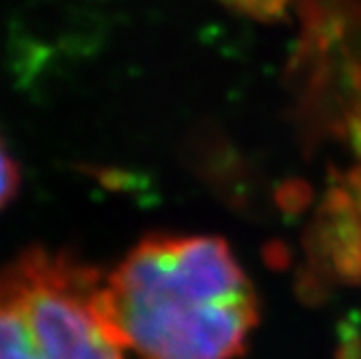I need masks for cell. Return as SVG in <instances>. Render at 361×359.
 <instances>
[{"instance_id": "6da1fadb", "label": "cell", "mask_w": 361, "mask_h": 359, "mask_svg": "<svg viewBox=\"0 0 361 359\" xmlns=\"http://www.w3.org/2000/svg\"><path fill=\"white\" fill-rule=\"evenodd\" d=\"M102 310L139 359H236L257 324V299L216 236L154 234L104 273Z\"/></svg>"}, {"instance_id": "7a4b0ae2", "label": "cell", "mask_w": 361, "mask_h": 359, "mask_svg": "<svg viewBox=\"0 0 361 359\" xmlns=\"http://www.w3.org/2000/svg\"><path fill=\"white\" fill-rule=\"evenodd\" d=\"M104 273L32 247L0 267V359H126L102 310Z\"/></svg>"}, {"instance_id": "3957f363", "label": "cell", "mask_w": 361, "mask_h": 359, "mask_svg": "<svg viewBox=\"0 0 361 359\" xmlns=\"http://www.w3.org/2000/svg\"><path fill=\"white\" fill-rule=\"evenodd\" d=\"M22 186V174L20 165L13 158L9 145L0 137V210H5L13 200Z\"/></svg>"}, {"instance_id": "277c9868", "label": "cell", "mask_w": 361, "mask_h": 359, "mask_svg": "<svg viewBox=\"0 0 361 359\" xmlns=\"http://www.w3.org/2000/svg\"><path fill=\"white\" fill-rule=\"evenodd\" d=\"M275 202L277 206L290 214V217H297L301 212H305L312 204V188L307 182L303 180H290L286 184H281L275 193Z\"/></svg>"}, {"instance_id": "5b68a950", "label": "cell", "mask_w": 361, "mask_h": 359, "mask_svg": "<svg viewBox=\"0 0 361 359\" xmlns=\"http://www.w3.org/2000/svg\"><path fill=\"white\" fill-rule=\"evenodd\" d=\"M238 9L259 18V20H277L283 11L288 0H234Z\"/></svg>"}, {"instance_id": "8992f818", "label": "cell", "mask_w": 361, "mask_h": 359, "mask_svg": "<svg viewBox=\"0 0 361 359\" xmlns=\"http://www.w3.org/2000/svg\"><path fill=\"white\" fill-rule=\"evenodd\" d=\"M267 260H269V264H271V267L283 269V267H288V262H290V251H288L281 243H273V245L269 247Z\"/></svg>"}, {"instance_id": "52a82bcc", "label": "cell", "mask_w": 361, "mask_h": 359, "mask_svg": "<svg viewBox=\"0 0 361 359\" xmlns=\"http://www.w3.org/2000/svg\"><path fill=\"white\" fill-rule=\"evenodd\" d=\"M346 182H348L346 188L350 190L353 200H355V206H357V212H359V217H361V165L355 167V169L348 174Z\"/></svg>"}, {"instance_id": "ba28073f", "label": "cell", "mask_w": 361, "mask_h": 359, "mask_svg": "<svg viewBox=\"0 0 361 359\" xmlns=\"http://www.w3.org/2000/svg\"><path fill=\"white\" fill-rule=\"evenodd\" d=\"M348 135H350V143H353L355 152L361 156V113H357L348 121Z\"/></svg>"}]
</instances>
